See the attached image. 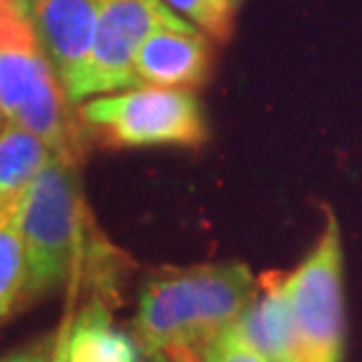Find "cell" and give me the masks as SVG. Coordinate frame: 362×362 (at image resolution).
<instances>
[{
    "label": "cell",
    "instance_id": "obj_10",
    "mask_svg": "<svg viewBox=\"0 0 362 362\" xmlns=\"http://www.w3.org/2000/svg\"><path fill=\"white\" fill-rule=\"evenodd\" d=\"M52 158L38 136L12 122H0V221L21 214L24 200Z\"/></svg>",
    "mask_w": 362,
    "mask_h": 362
},
{
    "label": "cell",
    "instance_id": "obj_14",
    "mask_svg": "<svg viewBox=\"0 0 362 362\" xmlns=\"http://www.w3.org/2000/svg\"><path fill=\"white\" fill-rule=\"evenodd\" d=\"M172 362H269V360H266L233 325V327L223 329L219 337H214L195 358L172 360Z\"/></svg>",
    "mask_w": 362,
    "mask_h": 362
},
{
    "label": "cell",
    "instance_id": "obj_8",
    "mask_svg": "<svg viewBox=\"0 0 362 362\" xmlns=\"http://www.w3.org/2000/svg\"><path fill=\"white\" fill-rule=\"evenodd\" d=\"M212 71V45L198 28H160L151 33L134 57L136 85L195 90Z\"/></svg>",
    "mask_w": 362,
    "mask_h": 362
},
{
    "label": "cell",
    "instance_id": "obj_3",
    "mask_svg": "<svg viewBox=\"0 0 362 362\" xmlns=\"http://www.w3.org/2000/svg\"><path fill=\"white\" fill-rule=\"evenodd\" d=\"M90 139L104 146H200L207 122L193 90L129 88L92 97L78 108Z\"/></svg>",
    "mask_w": 362,
    "mask_h": 362
},
{
    "label": "cell",
    "instance_id": "obj_13",
    "mask_svg": "<svg viewBox=\"0 0 362 362\" xmlns=\"http://www.w3.org/2000/svg\"><path fill=\"white\" fill-rule=\"evenodd\" d=\"M163 3L216 42H226L233 35L238 7L233 0H163Z\"/></svg>",
    "mask_w": 362,
    "mask_h": 362
},
{
    "label": "cell",
    "instance_id": "obj_11",
    "mask_svg": "<svg viewBox=\"0 0 362 362\" xmlns=\"http://www.w3.org/2000/svg\"><path fill=\"white\" fill-rule=\"evenodd\" d=\"M69 356L71 362H136L139 344L113 327L108 303L92 299L74 317Z\"/></svg>",
    "mask_w": 362,
    "mask_h": 362
},
{
    "label": "cell",
    "instance_id": "obj_18",
    "mask_svg": "<svg viewBox=\"0 0 362 362\" xmlns=\"http://www.w3.org/2000/svg\"><path fill=\"white\" fill-rule=\"evenodd\" d=\"M233 3H235V5H240V3H243V0H233Z\"/></svg>",
    "mask_w": 362,
    "mask_h": 362
},
{
    "label": "cell",
    "instance_id": "obj_9",
    "mask_svg": "<svg viewBox=\"0 0 362 362\" xmlns=\"http://www.w3.org/2000/svg\"><path fill=\"white\" fill-rule=\"evenodd\" d=\"M257 296L235 325L240 334L269 362L292 360V317L285 289V275L266 273L257 280Z\"/></svg>",
    "mask_w": 362,
    "mask_h": 362
},
{
    "label": "cell",
    "instance_id": "obj_7",
    "mask_svg": "<svg viewBox=\"0 0 362 362\" xmlns=\"http://www.w3.org/2000/svg\"><path fill=\"white\" fill-rule=\"evenodd\" d=\"M47 66L26 0H0V122H12Z\"/></svg>",
    "mask_w": 362,
    "mask_h": 362
},
{
    "label": "cell",
    "instance_id": "obj_5",
    "mask_svg": "<svg viewBox=\"0 0 362 362\" xmlns=\"http://www.w3.org/2000/svg\"><path fill=\"white\" fill-rule=\"evenodd\" d=\"M160 28L193 31L195 26L181 19L163 0H104L92 57L76 92V104L97 94L139 88L134 78L136 49Z\"/></svg>",
    "mask_w": 362,
    "mask_h": 362
},
{
    "label": "cell",
    "instance_id": "obj_6",
    "mask_svg": "<svg viewBox=\"0 0 362 362\" xmlns=\"http://www.w3.org/2000/svg\"><path fill=\"white\" fill-rule=\"evenodd\" d=\"M40 52L52 66L66 97L76 92L88 71L104 0H26Z\"/></svg>",
    "mask_w": 362,
    "mask_h": 362
},
{
    "label": "cell",
    "instance_id": "obj_2",
    "mask_svg": "<svg viewBox=\"0 0 362 362\" xmlns=\"http://www.w3.org/2000/svg\"><path fill=\"white\" fill-rule=\"evenodd\" d=\"M257 289L255 275L240 262L160 269L139 292L134 339L170 360H191L240 322Z\"/></svg>",
    "mask_w": 362,
    "mask_h": 362
},
{
    "label": "cell",
    "instance_id": "obj_12",
    "mask_svg": "<svg viewBox=\"0 0 362 362\" xmlns=\"http://www.w3.org/2000/svg\"><path fill=\"white\" fill-rule=\"evenodd\" d=\"M21 214L0 221V322L19 306L26 285V259L21 240Z\"/></svg>",
    "mask_w": 362,
    "mask_h": 362
},
{
    "label": "cell",
    "instance_id": "obj_17",
    "mask_svg": "<svg viewBox=\"0 0 362 362\" xmlns=\"http://www.w3.org/2000/svg\"><path fill=\"white\" fill-rule=\"evenodd\" d=\"M136 362H172V360L160 351H151V349H144V346H139V360H136Z\"/></svg>",
    "mask_w": 362,
    "mask_h": 362
},
{
    "label": "cell",
    "instance_id": "obj_4",
    "mask_svg": "<svg viewBox=\"0 0 362 362\" xmlns=\"http://www.w3.org/2000/svg\"><path fill=\"white\" fill-rule=\"evenodd\" d=\"M341 233L327 212L320 240L294 273L285 275L292 317V360L339 362L344 351Z\"/></svg>",
    "mask_w": 362,
    "mask_h": 362
},
{
    "label": "cell",
    "instance_id": "obj_1",
    "mask_svg": "<svg viewBox=\"0 0 362 362\" xmlns=\"http://www.w3.org/2000/svg\"><path fill=\"white\" fill-rule=\"evenodd\" d=\"M21 240L26 285L21 301H35L62 287L90 282L113 294L122 271V255L99 233L85 202L81 172L62 158H49L21 207Z\"/></svg>",
    "mask_w": 362,
    "mask_h": 362
},
{
    "label": "cell",
    "instance_id": "obj_16",
    "mask_svg": "<svg viewBox=\"0 0 362 362\" xmlns=\"http://www.w3.org/2000/svg\"><path fill=\"white\" fill-rule=\"evenodd\" d=\"M74 306H69L66 315L62 320V327L57 329V344H54V351H52V358L49 362H71V329H74Z\"/></svg>",
    "mask_w": 362,
    "mask_h": 362
},
{
    "label": "cell",
    "instance_id": "obj_15",
    "mask_svg": "<svg viewBox=\"0 0 362 362\" xmlns=\"http://www.w3.org/2000/svg\"><path fill=\"white\" fill-rule=\"evenodd\" d=\"M54 344H57V334L52 337H42L38 341L24 346V349L10 353L3 362H49L52 358V351H54Z\"/></svg>",
    "mask_w": 362,
    "mask_h": 362
}]
</instances>
